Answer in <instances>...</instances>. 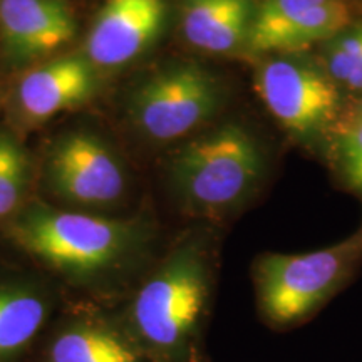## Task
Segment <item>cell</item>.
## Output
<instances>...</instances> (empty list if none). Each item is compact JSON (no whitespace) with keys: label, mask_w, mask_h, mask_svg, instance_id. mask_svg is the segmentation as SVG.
<instances>
[{"label":"cell","mask_w":362,"mask_h":362,"mask_svg":"<svg viewBox=\"0 0 362 362\" xmlns=\"http://www.w3.org/2000/svg\"><path fill=\"white\" fill-rule=\"evenodd\" d=\"M6 237L35 265L67 285L111 293L153 264L155 232L139 218H115L34 202L8 220Z\"/></svg>","instance_id":"6da1fadb"},{"label":"cell","mask_w":362,"mask_h":362,"mask_svg":"<svg viewBox=\"0 0 362 362\" xmlns=\"http://www.w3.org/2000/svg\"><path fill=\"white\" fill-rule=\"evenodd\" d=\"M96 88L94 66L86 57H62L33 69L17 88V106L27 123H44L84 103Z\"/></svg>","instance_id":"8fae6325"},{"label":"cell","mask_w":362,"mask_h":362,"mask_svg":"<svg viewBox=\"0 0 362 362\" xmlns=\"http://www.w3.org/2000/svg\"><path fill=\"white\" fill-rule=\"evenodd\" d=\"M324 71L337 86L362 90V24L349 25L327 40Z\"/></svg>","instance_id":"e0dca14e"},{"label":"cell","mask_w":362,"mask_h":362,"mask_svg":"<svg viewBox=\"0 0 362 362\" xmlns=\"http://www.w3.org/2000/svg\"><path fill=\"white\" fill-rule=\"evenodd\" d=\"M255 8L253 0H180L181 35L214 56L245 51Z\"/></svg>","instance_id":"4fadbf2b"},{"label":"cell","mask_w":362,"mask_h":362,"mask_svg":"<svg viewBox=\"0 0 362 362\" xmlns=\"http://www.w3.org/2000/svg\"><path fill=\"white\" fill-rule=\"evenodd\" d=\"M54 293L30 277H0V362H19L47 327Z\"/></svg>","instance_id":"7c38bea8"},{"label":"cell","mask_w":362,"mask_h":362,"mask_svg":"<svg viewBox=\"0 0 362 362\" xmlns=\"http://www.w3.org/2000/svg\"><path fill=\"white\" fill-rule=\"evenodd\" d=\"M265 168L264 149L255 136L230 123L176 149L168 163V181L185 210L216 218L250 200Z\"/></svg>","instance_id":"3957f363"},{"label":"cell","mask_w":362,"mask_h":362,"mask_svg":"<svg viewBox=\"0 0 362 362\" xmlns=\"http://www.w3.org/2000/svg\"><path fill=\"white\" fill-rule=\"evenodd\" d=\"M362 264V226L334 245L305 253H265L253 269L265 322L296 327L341 291Z\"/></svg>","instance_id":"277c9868"},{"label":"cell","mask_w":362,"mask_h":362,"mask_svg":"<svg viewBox=\"0 0 362 362\" xmlns=\"http://www.w3.org/2000/svg\"><path fill=\"white\" fill-rule=\"evenodd\" d=\"M352 21L346 0H324L302 13L275 42L274 51L280 54L298 52L312 45L336 37Z\"/></svg>","instance_id":"5bb4252c"},{"label":"cell","mask_w":362,"mask_h":362,"mask_svg":"<svg viewBox=\"0 0 362 362\" xmlns=\"http://www.w3.org/2000/svg\"><path fill=\"white\" fill-rule=\"evenodd\" d=\"M42 362H151L123 315L104 307L79 304L57 319L47 341Z\"/></svg>","instance_id":"ba28073f"},{"label":"cell","mask_w":362,"mask_h":362,"mask_svg":"<svg viewBox=\"0 0 362 362\" xmlns=\"http://www.w3.org/2000/svg\"><path fill=\"white\" fill-rule=\"evenodd\" d=\"M324 0H264L255 8L245 52L267 54L302 13Z\"/></svg>","instance_id":"2e32d148"},{"label":"cell","mask_w":362,"mask_h":362,"mask_svg":"<svg viewBox=\"0 0 362 362\" xmlns=\"http://www.w3.org/2000/svg\"><path fill=\"white\" fill-rule=\"evenodd\" d=\"M165 19V0H106L86 37L84 57L106 69L128 64L155 42Z\"/></svg>","instance_id":"9c48e42d"},{"label":"cell","mask_w":362,"mask_h":362,"mask_svg":"<svg viewBox=\"0 0 362 362\" xmlns=\"http://www.w3.org/2000/svg\"><path fill=\"white\" fill-rule=\"evenodd\" d=\"M30 178V161L16 136L0 131V225L19 214L25 205Z\"/></svg>","instance_id":"9a60e30c"},{"label":"cell","mask_w":362,"mask_h":362,"mask_svg":"<svg viewBox=\"0 0 362 362\" xmlns=\"http://www.w3.org/2000/svg\"><path fill=\"white\" fill-rule=\"evenodd\" d=\"M257 93L285 131L310 143L336 126L339 86L319 67L292 57H275L257 72Z\"/></svg>","instance_id":"52a82bcc"},{"label":"cell","mask_w":362,"mask_h":362,"mask_svg":"<svg viewBox=\"0 0 362 362\" xmlns=\"http://www.w3.org/2000/svg\"><path fill=\"white\" fill-rule=\"evenodd\" d=\"M49 193L71 210H110L128 192V171L119 155L104 139L72 131L57 139L44 163Z\"/></svg>","instance_id":"8992f818"},{"label":"cell","mask_w":362,"mask_h":362,"mask_svg":"<svg viewBox=\"0 0 362 362\" xmlns=\"http://www.w3.org/2000/svg\"><path fill=\"white\" fill-rule=\"evenodd\" d=\"M361 115H362V107H361Z\"/></svg>","instance_id":"d6986e66"},{"label":"cell","mask_w":362,"mask_h":362,"mask_svg":"<svg viewBox=\"0 0 362 362\" xmlns=\"http://www.w3.org/2000/svg\"><path fill=\"white\" fill-rule=\"evenodd\" d=\"M223 88L197 62H175L153 72L134 89L131 119L143 138L173 143L187 138L218 112Z\"/></svg>","instance_id":"5b68a950"},{"label":"cell","mask_w":362,"mask_h":362,"mask_svg":"<svg viewBox=\"0 0 362 362\" xmlns=\"http://www.w3.org/2000/svg\"><path fill=\"white\" fill-rule=\"evenodd\" d=\"M74 34L76 19L64 0H0V44L11 62L47 56Z\"/></svg>","instance_id":"30bf717a"},{"label":"cell","mask_w":362,"mask_h":362,"mask_svg":"<svg viewBox=\"0 0 362 362\" xmlns=\"http://www.w3.org/2000/svg\"><path fill=\"white\" fill-rule=\"evenodd\" d=\"M216 255L210 235H185L138 280L121 315L151 362H206Z\"/></svg>","instance_id":"7a4b0ae2"},{"label":"cell","mask_w":362,"mask_h":362,"mask_svg":"<svg viewBox=\"0 0 362 362\" xmlns=\"http://www.w3.org/2000/svg\"><path fill=\"white\" fill-rule=\"evenodd\" d=\"M334 151L342 178L362 197V115L337 126Z\"/></svg>","instance_id":"ac0fdd59"}]
</instances>
